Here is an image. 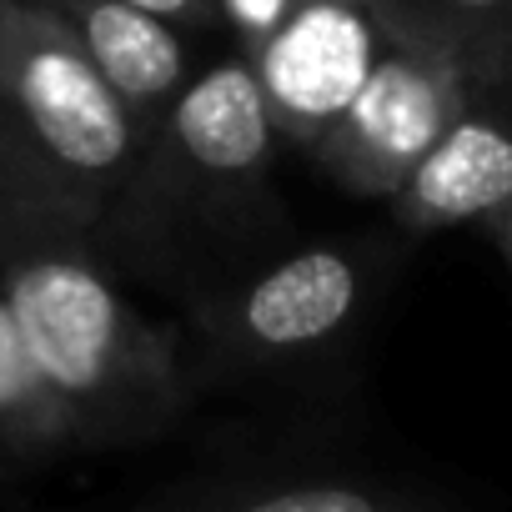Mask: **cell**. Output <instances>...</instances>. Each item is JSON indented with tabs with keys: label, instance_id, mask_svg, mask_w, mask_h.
<instances>
[{
	"label": "cell",
	"instance_id": "4",
	"mask_svg": "<svg viewBox=\"0 0 512 512\" xmlns=\"http://www.w3.org/2000/svg\"><path fill=\"white\" fill-rule=\"evenodd\" d=\"M387 41L392 31L372 0H292L282 26L246 56L272 126L297 146H312L357 96Z\"/></svg>",
	"mask_w": 512,
	"mask_h": 512
},
{
	"label": "cell",
	"instance_id": "11",
	"mask_svg": "<svg viewBox=\"0 0 512 512\" xmlns=\"http://www.w3.org/2000/svg\"><path fill=\"white\" fill-rule=\"evenodd\" d=\"M66 447H76V427L61 397L51 392V382L41 377L11 302L0 297V452L21 462V457H51Z\"/></svg>",
	"mask_w": 512,
	"mask_h": 512
},
{
	"label": "cell",
	"instance_id": "16",
	"mask_svg": "<svg viewBox=\"0 0 512 512\" xmlns=\"http://www.w3.org/2000/svg\"><path fill=\"white\" fill-rule=\"evenodd\" d=\"M6 462H11V457H6V452H0V467H6Z\"/></svg>",
	"mask_w": 512,
	"mask_h": 512
},
{
	"label": "cell",
	"instance_id": "14",
	"mask_svg": "<svg viewBox=\"0 0 512 512\" xmlns=\"http://www.w3.org/2000/svg\"><path fill=\"white\" fill-rule=\"evenodd\" d=\"M126 6H141L171 26H216V0H126Z\"/></svg>",
	"mask_w": 512,
	"mask_h": 512
},
{
	"label": "cell",
	"instance_id": "7",
	"mask_svg": "<svg viewBox=\"0 0 512 512\" xmlns=\"http://www.w3.org/2000/svg\"><path fill=\"white\" fill-rule=\"evenodd\" d=\"M161 131L176 146L181 166L211 186H246L251 176H262L277 136L246 56L186 76V86L161 116Z\"/></svg>",
	"mask_w": 512,
	"mask_h": 512
},
{
	"label": "cell",
	"instance_id": "2",
	"mask_svg": "<svg viewBox=\"0 0 512 512\" xmlns=\"http://www.w3.org/2000/svg\"><path fill=\"white\" fill-rule=\"evenodd\" d=\"M0 116L91 221L136 166V111L41 0H0Z\"/></svg>",
	"mask_w": 512,
	"mask_h": 512
},
{
	"label": "cell",
	"instance_id": "5",
	"mask_svg": "<svg viewBox=\"0 0 512 512\" xmlns=\"http://www.w3.org/2000/svg\"><path fill=\"white\" fill-rule=\"evenodd\" d=\"M362 292L367 272L347 246H307L226 297L211 317V337L226 362L241 367L292 362L342 337L362 307Z\"/></svg>",
	"mask_w": 512,
	"mask_h": 512
},
{
	"label": "cell",
	"instance_id": "9",
	"mask_svg": "<svg viewBox=\"0 0 512 512\" xmlns=\"http://www.w3.org/2000/svg\"><path fill=\"white\" fill-rule=\"evenodd\" d=\"M131 512H442L427 492L372 477H221L151 492Z\"/></svg>",
	"mask_w": 512,
	"mask_h": 512
},
{
	"label": "cell",
	"instance_id": "15",
	"mask_svg": "<svg viewBox=\"0 0 512 512\" xmlns=\"http://www.w3.org/2000/svg\"><path fill=\"white\" fill-rule=\"evenodd\" d=\"M482 226H487L492 246L502 251V262H507V272H512V201H507V206H497V211H492Z\"/></svg>",
	"mask_w": 512,
	"mask_h": 512
},
{
	"label": "cell",
	"instance_id": "8",
	"mask_svg": "<svg viewBox=\"0 0 512 512\" xmlns=\"http://www.w3.org/2000/svg\"><path fill=\"white\" fill-rule=\"evenodd\" d=\"M41 6H51L76 31V41L116 86V96L136 111V121L166 116V106L191 76L181 26L126 6V0H41Z\"/></svg>",
	"mask_w": 512,
	"mask_h": 512
},
{
	"label": "cell",
	"instance_id": "3",
	"mask_svg": "<svg viewBox=\"0 0 512 512\" xmlns=\"http://www.w3.org/2000/svg\"><path fill=\"white\" fill-rule=\"evenodd\" d=\"M472 91L477 86L457 56L392 36L357 96L312 141V156L342 191L392 201L432 141L462 116Z\"/></svg>",
	"mask_w": 512,
	"mask_h": 512
},
{
	"label": "cell",
	"instance_id": "13",
	"mask_svg": "<svg viewBox=\"0 0 512 512\" xmlns=\"http://www.w3.org/2000/svg\"><path fill=\"white\" fill-rule=\"evenodd\" d=\"M287 11H292V0H216V21L236 36L241 56H251L256 46H262L282 26Z\"/></svg>",
	"mask_w": 512,
	"mask_h": 512
},
{
	"label": "cell",
	"instance_id": "6",
	"mask_svg": "<svg viewBox=\"0 0 512 512\" xmlns=\"http://www.w3.org/2000/svg\"><path fill=\"white\" fill-rule=\"evenodd\" d=\"M512 201V81L482 86L462 116L432 141V151L397 186L392 211L412 236L487 221Z\"/></svg>",
	"mask_w": 512,
	"mask_h": 512
},
{
	"label": "cell",
	"instance_id": "1",
	"mask_svg": "<svg viewBox=\"0 0 512 512\" xmlns=\"http://www.w3.org/2000/svg\"><path fill=\"white\" fill-rule=\"evenodd\" d=\"M0 297L61 397L76 447L156 437L186 407L176 332L141 317L71 236L0 251Z\"/></svg>",
	"mask_w": 512,
	"mask_h": 512
},
{
	"label": "cell",
	"instance_id": "12",
	"mask_svg": "<svg viewBox=\"0 0 512 512\" xmlns=\"http://www.w3.org/2000/svg\"><path fill=\"white\" fill-rule=\"evenodd\" d=\"M86 221L91 216L71 201V191L31 156V146L0 116V236H6V251L21 241L71 236Z\"/></svg>",
	"mask_w": 512,
	"mask_h": 512
},
{
	"label": "cell",
	"instance_id": "10",
	"mask_svg": "<svg viewBox=\"0 0 512 512\" xmlns=\"http://www.w3.org/2000/svg\"><path fill=\"white\" fill-rule=\"evenodd\" d=\"M397 41H417L462 61L472 86L512 81V0H372Z\"/></svg>",
	"mask_w": 512,
	"mask_h": 512
}]
</instances>
